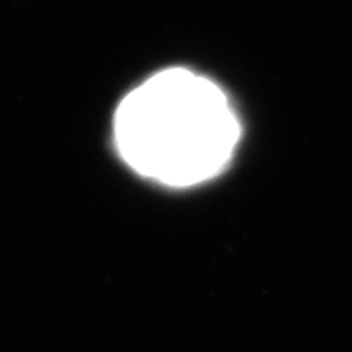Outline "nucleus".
Here are the masks:
<instances>
[{
  "label": "nucleus",
  "instance_id": "f257e3e1",
  "mask_svg": "<svg viewBox=\"0 0 352 352\" xmlns=\"http://www.w3.org/2000/svg\"><path fill=\"white\" fill-rule=\"evenodd\" d=\"M225 94L207 78L169 69L122 99L116 142L124 162L164 186L189 187L219 175L239 140Z\"/></svg>",
  "mask_w": 352,
  "mask_h": 352
}]
</instances>
